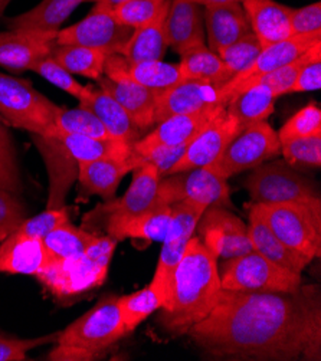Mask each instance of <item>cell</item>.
<instances>
[{
	"label": "cell",
	"instance_id": "obj_28",
	"mask_svg": "<svg viewBox=\"0 0 321 361\" xmlns=\"http://www.w3.org/2000/svg\"><path fill=\"white\" fill-rule=\"evenodd\" d=\"M248 236L249 240H251L253 250L258 252L260 255H262L268 261L285 269L301 274L310 264L307 258H304L294 249L289 247L279 238L274 235V232L268 228V225L262 221V218L254 207H251V212H249Z\"/></svg>",
	"mask_w": 321,
	"mask_h": 361
},
{
	"label": "cell",
	"instance_id": "obj_48",
	"mask_svg": "<svg viewBox=\"0 0 321 361\" xmlns=\"http://www.w3.org/2000/svg\"><path fill=\"white\" fill-rule=\"evenodd\" d=\"M25 206L16 195L0 188V242L25 221Z\"/></svg>",
	"mask_w": 321,
	"mask_h": 361
},
{
	"label": "cell",
	"instance_id": "obj_37",
	"mask_svg": "<svg viewBox=\"0 0 321 361\" xmlns=\"http://www.w3.org/2000/svg\"><path fill=\"white\" fill-rule=\"evenodd\" d=\"M128 75L156 94L183 81L179 63H166L163 61L128 63Z\"/></svg>",
	"mask_w": 321,
	"mask_h": 361
},
{
	"label": "cell",
	"instance_id": "obj_36",
	"mask_svg": "<svg viewBox=\"0 0 321 361\" xmlns=\"http://www.w3.org/2000/svg\"><path fill=\"white\" fill-rule=\"evenodd\" d=\"M97 238V235L84 228H77L66 222L49 232L42 240L56 259H65L83 255Z\"/></svg>",
	"mask_w": 321,
	"mask_h": 361
},
{
	"label": "cell",
	"instance_id": "obj_35",
	"mask_svg": "<svg viewBox=\"0 0 321 361\" xmlns=\"http://www.w3.org/2000/svg\"><path fill=\"white\" fill-rule=\"evenodd\" d=\"M110 54L80 45H55L51 56L69 74L98 80L104 75L105 61Z\"/></svg>",
	"mask_w": 321,
	"mask_h": 361
},
{
	"label": "cell",
	"instance_id": "obj_13",
	"mask_svg": "<svg viewBox=\"0 0 321 361\" xmlns=\"http://www.w3.org/2000/svg\"><path fill=\"white\" fill-rule=\"evenodd\" d=\"M159 189L167 204L190 200L206 207H232L226 178L207 166L167 176V178L160 180Z\"/></svg>",
	"mask_w": 321,
	"mask_h": 361
},
{
	"label": "cell",
	"instance_id": "obj_27",
	"mask_svg": "<svg viewBox=\"0 0 321 361\" xmlns=\"http://www.w3.org/2000/svg\"><path fill=\"white\" fill-rule=\"evenodd\" d=\"M170 0H166L160 11L145 25L133 30L128 42L121 49L120 55L126 58L128 63L162 61L169 48L166 41L164 20L169 11Z\"/></svg>",
	"mask_w": 321,
	"mask_h": 361
},
{
	"label": "cell",
	"instance_id": "obj_45",
	"mask_svg": "<svg viewBox=\"0 0 321 361\" xmlns=\"http://www.w3.org/2000/svg\"><path fill=\"white\" fill-rule=\"evenodd\" d=\"M166 0H128V2L110 11L123 25L137 29L149 22L163 6Z\"/></svg>",
	"mask_w": 321,
	"mask_h": 361
},
{
	"label": "cell",
	"instance_id": "obj_34",
	"mask_svg": "<svg viewBox=\"0 0 321 361\" xmlns=\"http://www.w3.org/2000/svg\"><path fill=\"white\" fill-rule=\"evenodd\" d=\"M181 58L179 68L183 80H196L222 88L234 78L221 56L206 47L192 49Z\"/></svg>",
	"mask_w": 321,
	"mask_h": 361
},
{
	"label": "cell",
	"instance_id": "obj_50",
	"mask_svg": "<svg viewBox=\"0 0 321 361\" xmlns=\"http://www.w3.org/2000/svg\"><path fill=\"white\" fill-rule=\"evenodd\" d=\"M58 337V336H56ZM55 336L41 337V338H8L0 336V361H23L28 360V351L32 348L51 343L56 340Z\"/></svg>",
	"mask_w": 321,
	"mask_h": 361
},
{
	"label": "cell",
	"instance_id": "obj_26",
	"mask_svg": "<svg viewBox=\"0 0 321 361\" xmlns=\"http://www.w3.org/2000/svg\"><path fill=\"white\" fill-rule=\"evenodd\" d=\"M317 42H321V32L293 35L289 39H284L281 42L265 47L261 51L257 61L253 63V66L235 75L228 84H236L251 77L262 75L267 74V72L287 66L296 62L300 56H303Z\"/></svg>",
	"mask_w": 321,
	"mask_h": 361
},
{
	"label": "cell",
	"instance_id": "obj_16",
	"mask_svg": "<svg viewBox=\"0 0 321 361\" xmlns=\"http://www.w3.org/2000/svg\"><path fill=\"white\" fill-rule=\"evenodd\" d=\"M225 108L226 105H215L190 114L171 116L157 123L159 126L152 133H149L146 137H141L133 144L130 160L134 164V169L140 166V160L153 149L192 142L193 138L213 118H217Z\"/></svg>",
	"mask_w": 321,
	"mask_h": 361
},
{
	"label": "cell",
	"instance_id": "obj_30",
	"mask_svg": "<svg viewBox=\"0 0 321 361\" xmlns=\"http://www.w3.org/2000/svg\"><path fill=\"white\" fill-rule=\"evenodd\" d=\"M133 170L130 157L126 161L94 160L78 164V178L87 193L98 195L107 202L114 199L123 177Z\"/></svg>",
	"mask_w": 321,
	"mask_h": 361
},
{
	"label": "cell",
	"instance_id": "obj_4",
	"mask_svg": "<svg viewBox=\"0 0 321 361\" xmlns=\"http://www.w3.org/2000/svg\"><path fill=\"white\" fill-rule=\"evenodd\" d=\"M119 242L102 235L75 258L55 259L37 278L56 297H75L104 283Z\"/></svg>",
	"mask_w": 321,
	"mask_h": 361
},
{
	"label": "cell",
	"instance_id": "obj_54",
	"mask_svg": "<svg viewBox=\"0 0 321 361\" xmlns=\"http://www.w3.org/2000/svg\"><path fill=\"white\" fill-rule=\"evenodd\" d=\"M11 4V0H0V18L4 16L5 13V9L8 8V5Z\"/></svg>",
	"mask_w": 321,
	"mask_h": 361
},
{
	"label": "cell",
	"instance_id": "obj_1",
	"mask_svg": "<svg viewBox=\"0 0 321 361\" xmlns=\"http://www.w3.org/2000/svg\"><path fill=\"white\" fill-rule=\"evenodd\" d=\"M188 334L205 353L217 358L317 360L320 310L301 290H222L217 305Z\"/></svg>",
	"mask_w": 321,
	"mask_h": 361
},
{
	"label": "cell",
	"instance_id": "obj_15",
	"mask_svg": "<svg viewBox=\"0 0 321 361\" xmlns=\"http://www.w3.org/2000/svg\"><path fill=\"white\" fill-rule=\"evenodd\" d=\"M195 232L217 258L229 259L253 250L248 226L226 207H207L200 216Z\"/></svg>",
	"mask_w": 321,
	"mask_h": 361
},
{
	"label": "cell",
	"instance_id": "obj_17",
	"mask_svg": "<svg viewBox=\"0 0 321 361\" xmlns=\"http://www.w3.org/2000/svg\"><path fill=\"white\" fill-rule=\"evenodd\" d=\"M239 123L225 110L213 118L189 144L183 157L169 173V176L189 171L198 167H206L215 163L224 153L228 144L242 131Z\"/></svg>",
	"mask_w": 321,
	"mask_h": 361
},
{
	"label": "cell",
	"instance_id": "obj_42",
	"mask_svg": "<svg viewBox=\"0 0 321 361\" xmlns=\"http://www.w3.org/2000/svg\"><path fill=\"white\" fill-rule=\"evenodd\" d=\"M0 188L16 196L22 192L13 140L2 121H0Z\"/></svg>",
	"mask_w": 321,
	"mask_h": 361
},
{
	"label": "cell",
	"instance_id": "obj_29",
	"mask_svg": "<svg viewBox=\"0 0 321 361\" xmlns=\"http://www.w3.org/2000/svg\"><path fill=\"white\" fill-rule=\"evenodd\" d=\"M171 222V206L156 204L133 218L124 219L104 229L105 235L121 242L127 238L147 242H163Z\"/></svg>",
	"mask_w": 321,
	"mask_h": 361
},
{
	"label": "cell",
	"instance_id": "obj_18",
	"mask_svg": "<svg viewBox=\"0 0 321 361\" xmlns=\"http://www.w3.org/2000/svg\"><path fill=\"white\" fill-rule=\"evenodd\" d=\"M215 105H226L222 88L196 80H183L156 94L155 121L160 123L171 116L190 114Z\"/></svg>",
	"mask_w": 321,
	"mask_h": 361
},
{
	"label": "cell",
	"instance_id": "obj_52",
	"mask_svg": "<svg viewBox=\"0 0 321 361\" xmlns=\"http://www.w3.org/2000/svg\"><path fill=\"white\" fill-rule=\"evenodd\" d=\"M128 2V0H94V8L97 9H105V11H113L117 6Z\"/></svg>",
	"mask_w": 321,
	"mask_h": 361
},
{
	"label": "cell",
	"instance_id": "obj_46",
	"mask_svg": "<svg viewBox=\"0 0 321 361\" xmlns=\"http://www.w3.org/2000/svg\"><path fill=\"white\" fill-rule=\"evenodd\" d=\"M66 222H69V214L65 207L47 209L30 219H25L16 231L28 236L44 239L49 232Z\"/></svg>",
	"mask_w": 321,
	"mask_h": 361
},
{
	"label": "cell",
	"instance_id": "obj_21",
	"mask_svg": "<svg viewBox=\"0 0 321 361\" xmlns=\"http://www.w3.org/2000/svg\"><path fill=\"white\" fill-rule=\"evenodd\" d=\"M193 0H170L164 20L166 41L179 55L205 45V12Z\"/></svg>",
	"mask_w": 321,
	"mask_h": 361
},
{
	"label": "cell",
	"instance_id": "obj_39",
	"mask_svg": "<svg viewBox=\"0 0 321 361\" xmlns=\"http://www.w3.org/2000/svg\"><path fill=\"white\" fill-rule=\"evenodd\" d=\"M119 307L127 333L134 331L149 315L163 307L162 298L149 285L145 290L119 298Z\"/></svg>",
	"mask_w": 321,
	"mask_h": 361
},
{
	"label": "cell",
	"instance_id": "obj_44",
	"mask_svg": "<svg viewBox=\"0 0 321 361\" xmlns=\"http://www.w3.org/2000/svg\"><path fill=\"white\" fill-rule=\"evenodd\" d=\"M30 71L37 72L38 75L45 78L48 82L65 91L71 97H75L78 101L83 98L85 92V85H81L73 77V74H69V72L63 66H61L51 55L35 63Z\"/></svg>",
	"mask_w": 321,
	"mask_h": 361
},
{
	"label": "cell",
	"instance_id": "obj_8",
	"mask_svg": "<svg viewBox=\"0 0 321 361\" xmlns=\"http://www.w3.org/2000/svg\"><path fill=\"white\" fill-rule=\"evenodd\" d=\"M207 207L182 200L171 204V222L163 239L157 268L150 286L163 301L162 310H167L171 297V283L176 267L179 265L186 246L192 239L200 216Z\"/></svg>",
	"mask_w": 321,
	"mask_h": 361
},
{
	"label": "cell",
	"instance_id": "obj_23",
	"mask_svg": "<svg viewBox=\"0 0 321 361\" xmlns=\"http://www.w3.org/2000/svg\"><path fill=\"white\" fill-rule=\"evenodd\" d=\"M242 8L262 48L293 36V8L281 5L275 0H243Z\"/></svg>",
	"mask_w": 321,
	"mask_h": 361
},
{
	"label": "cell",
	"instance_id": "obj_49",
	"mask_svg": "<svg viewBox=\"0 0 321 361\" xmlns=\"http://www.w3.org/2000/svg\"><path fill=\"white\" fill-rule=\"evenodd\" d=\"M190 142H183V144H177V146H167V147H157L149 152L145 157L140 160V164L143 163H149L156 167L159 171L160 178L169 176L170 170L179 163V160L183 157L186 153L188 147Z\"/></svg>",
	"mask_w": 321,
	"mask_h": 361
},
{
	"label": "cell",
	"instance_id": "obj_20",
	"mask_svg": "<svg viewBox=\"0 0 321 361\" xmlns=\"http://www.w3.org/2000/svg\"><path fill=\"white\" fill-rule=\"evenodd\" d=\"M33 142L45 160L49 174V199L47 209L63 207L65 197L78 177V163L71 156L56 131L52 135L32 134Z\"/></svg>",
	"mask_w": 321,
	"mask_h": 361
},
{
	"label": "cell",
	"instance_id": "obj_6",
	"mask_svg": "<svg viewBox=\"0 0 321 361\" xmlns=\"http://www.w3.org/2000/svg\"><path fill=\"white\" fill-rule=\"evenodd\" d=\"M222 290L245 293H297L301 290V274L285 269L251 250L229 258L222 264Z\"/></svg>",
	"mask_w": 321,
	"mask_h": 361
},
{
	"label": "cell",
	"instance_id": "obj_38",
	"mask_svg": "<svg viewBox=\"0 0 321 361\" xmlns=\"http://www.w3.org/2000/svg\"><path fill=\"white\" fill-rule=\"evenodd\" d=\"M54 124L59 133L77 134L95 138H114L105 130L101 121L85 108H55Z\"/></svg>",
	"mask_w": 321,
	"mask_h": 361
},
{
	"label": "cell",
	"instance_id": "obj_32",
	"mask_svg": "<svg viewBox=\"0 0 321 361\" xmlns=\"http://www.w3.org/2000/svg\"><path fill=\"white\" fill-rule=\"evenodd\" d=\"M94 0H42L33 9L6 20L9 29L58 32L80 5Z\"/></svg>",
	"mask_w": 321,
	"mask_h": 361
},
{
	"label": "cell",
	"instance_id": "obj_40",
	"mask_svg": "<svg viewBox=\"0 0 321 361\" xmlns=\"http://www.w3.org/2000/svg\"><path fill=\"white\" fill-rule=\"evenodd\" d=\"M262 45L258 41L257 36L251 32L236 42L226 47L224 51H221L218 55L224 61V63L228 66V69L232 72V75H238L241 72L251 68L253 63L257 61L262 51Z\"/></svg>",
	"mask_w": 321,
	"mask_h": 361
},
{
	"label": "cell",
	"instance_id": "obj_11",
	"mask_svg": "<svg viewBox=\"0 0 321 361\" xmlns=\"http://www.w3.org/2000/svg\"><path fill=\"white\" fill-rule=\"evenodd\" d=\"M279 153L281 142L277 131L267 121H260L243 128L218 160L207 167L228 180L241 171L255 169Z\"/></svg>",
	"mask_w": 321,
	"mask_h": 361
},
{
	"label": "cell",
	"instance_id": "obj_31",
	"mask_svg": "<svg viewBox=\"0 0 321 361\" xmlns=\"http://www.w3.org/2000/svg\"><path fill=\"white\" fill-rule=\"evenodd\" d=\"M59 137L66 150L78 164L94 160L126 161L133 149L131 144L117 138H95L63 133H59Z\"/></svg>",
	"mask_w": 321,
	"mask_h": 361
},
{
	"label": "cell",
	"instance_id": "obj_12",
	"mask_svg": "<svg viewBox=\"0 0 321 361\" xmlns=\"http://www.w3.org/2000/svg\"><path fill=\"white\" fill-rule=\"evenodd\" d=\"M104 75L98 87L109 92L123 108L140 131L153 127L156 92L140 85L128 75V62L120 54H111L105 61Z\"/></svg>",
	"mask_w": 321,
	"mask_h": 361
},
{
	"label": "cell",
	"instance_id": "obj_14",
	"mask_svg": "<svg viewBox=\"0 0 321 361\" xmlns=\"http://www.w3.org/2000/svg\"><path fill=\"white\" fill-rule=\"evenodd\" d=\"M133 30L120 23L110 11L92 8L78 23L59 29L55 45H80L99 49L110 55L120 54Z\"/></svg>",
	"mask_w": 321,
	"mask_h": 361
},
{
	"label": "cell",
	"instance_id": "obj_51",
	"mask_svg": "<svg viewBox=\"0 0 321 361\" xmlns=\"http://www.w3.org/2000/svg\"><path fill=\"white\" fill-rule=\"evenodd\" d=\"M293 35H305L321 32V4L293 9L291 12Z\"/></svg>",
	"mask_w": 321,
	"mask_h": 361
},
{
	"label": "cell",
	"instance_id": "obj_7",
	"mask_svg": "<svg viewBox=\"0 0 321 361\" xmlns=\"http://www.w3.org/2000/svg\"><path fill=\"white\" fill-rule=\"evenodd\" d=\"M56 104L44 97L29 81L0 72V116L12 127L38 135H52Z\"/></svg>",
	"mask_w": 321,
	"mask_h": 361
},
{
	"label": "cell",
	"instance_id": "obj_19",
	"mask_svg": "<svg viewBox=\"0 0 321 361\" xmlns=\"http://www.w3.org/2000/svg\"><path fill=\"white\" fill-rule=\"evenodd\" d=\"M58 32L9 29L0 33V66L12 71H30L51 55Z\"/></svg>",
	"mask_w": 321,
	"mask_h": 361
},
{
	"label": "cell",
	"instance_id": "obj_24",
	"mask_svg": "<svg viewBox=\"0 0 321 361\" xmlns=\"http://www.w3.org/2000/svg\"><path fill=\"white\" fill-rule=\"evenodd\" d=\"M205 32L209 49L219 54L231 44L251 33L242 2L205 6Z\"/></svg>",
	"mask_w": 321,
	"mask_h": 361
},
{
	"label": "cell",
	"instance_id": "obj_3",
	"mask_svg": "<svg viewBox=\"0 0 321 361\" xmlns=\"http://www.w3.org/2000/svg\"><path fill=\"white\" fill-rule=\"evenodd\" d=\"M126 334L119 298L104 297L58 334V345L49 353L48 358L59 361L94 360Z\"/></svg>",
	"mask_w": 321,
	"mask_h": 361
},
{
	"label": "cell",
	"instance_id": "obj_22",
	"mask_svg": "<svg viewBox=\"0 0 321 361\" xmlns=\"http://www.w3.org/2000/svg\"><path fill=\"white\" fill-rule=\"evenodd\" d=\"M55 259L41 238L15 231L0 242V272L38 276Z\"/></svg>",
	"mask_w": 321,
	"mask_h": 361
},
{
	"label": "cell",
	"instance_id": "obj_2",
	"mask_svg": "<svg viewBox=\"0 0 321 361\" xmlns=\"http://www.w3.org/2000/svg\"><path fill=\"white\" fill-rule=\"evenodd\" d=\"M221 291L218 258L192 236L173 274L170 305L160 317L163 329L174 337L188 334L217 305Z\"/></svg>",
	"mask_w": 321,
	"mask_h": 361
},
{
	"label": "cell",
	"instance_id": "obj_41",
	"mask_svg": "<svg viewBox=\"0 0 321 361\" xmlns=\"http://www.w3.org/2000/svg\"><path fill=\"white\" fill-rule=\"evenodd\" d=\"M281 153L291 167L321 166V134L293 138L281 142Z\"/></svg>",
	"mask_w": 321,
	"mask_h": 361
},
{
	"label": "cell",
	"instance_id": "obj_43",
	"mask_svg": "<svg viewBox=\"0 0 321 361\" xmlns=\"http://www.w3.org/2000/svg\"><path fill=\"white\" fill-rule=\"evenodd\" d=\"M279 142L321 134V110L314 102L296 113L277 133Z\"/></svg>",
	"mask_w": 321,
	"mask_h": 361
},
{
	"label": "cell",
	"instance_id": "obj_10",
	"mask_svg": "<svg viewBox=\"0 0 321 361\" xmlns=\"http://www.w3.org/2000/svg\"><path fill=\"white\" fill-rule=\"evenodd\" d=\"M243 186L254 203L320 200L310 180L282 160L257 166Z\"/></svg>",
	"mask_w": 321,
	"mask_h": 361
},
{
	"label": "cell",
	"instance_id": "obj_9",
	"mask_svg": "<svg viewBox=\"0 0 321 361\" xmlns=\"http://www.w3.org/2000/svg\"><path fill=\"white\" fill-rule=\"evenodd\" d=\"M160 176L155 166L143 163L133 170V180L128 190L120 199L107 200L84 216V229L97 235L107 226L133 218L143 212L162 204L157 200Z\"/></svg>",
	"mask_w": 321,
	"mask_h": 361
},
{
	"label": "cell",
	"instance_id": "obj_25",
	"mask_svg": "<svg viewBox=\"0 0 321 361\" xmlns=\"http://www.w3.org/2000/svg\"><path fill=\"white\" fill-rule=\"evenodd\" d=\"M80 106L91 111L117 140L133 144L140 140V130L134 126L124 108L102 88L95 85H85V92L80 99Z\"/></svg>",
	"mask_w": 321,
	"mask_h": 361
},
{
	"label": "cell",
	"instance_id": "obj_47",
	"mask_svg": "<svg viewBox=\"0 0 321 361\" xmlns=\"http://www.w3.org/2000/svg\"><path fill=\"white\" fill-rule=\"evenodd\" d=\"M321 87V42H317L297 72L290 94L317 91Z\"/></svg>",
	"mask_w": 321,
	"mask_h": 361
},
{
	"label": "cell",
	"instance_id": "obj_53",
	"mask_svg": "<svg viewBox=\"0 0 321 361\" xmlns=\"http://www.w3.org/2000/svg\"><path fill=\"white\" fill-rule=\"evenodd\" d=\"M193 2L205 6H212V5H222L228 2H243V0H193Z\"/></svg>",
	"mask_w": 321,
	"mask_h": 361
},
{
	"label": "cell",
	"instance_id": "obj_5",
	"mask_svg": "<svg viewBox=\"0 0 321 361\" xmlns=\"http://www.w3.org/2000/svg\"><path fill=\"white\" fill-rule=\"evenodd\" d=\"M268 228L310 262L321 252V200L254 203Z\"/></svg>",
	"mask_w": 321,
	"mask_h": 361
},
{
	"label": "cell",
	"instance_id": "obj_33",
	"mask_svg": "<svg viewBox=\"0 0 321 361\" xmlns=\"http://www.w3.org/2000/svg\"><path fill=\"white\" fill-rule=\"evenodd\" d=\"M277 97L265 85H253L235 94L226 104V113L232 116L242 128L267 118L274 111Z\"/></svg>",
	"mask_w": 321,
	"mask_h": 361
}]
</instances>
